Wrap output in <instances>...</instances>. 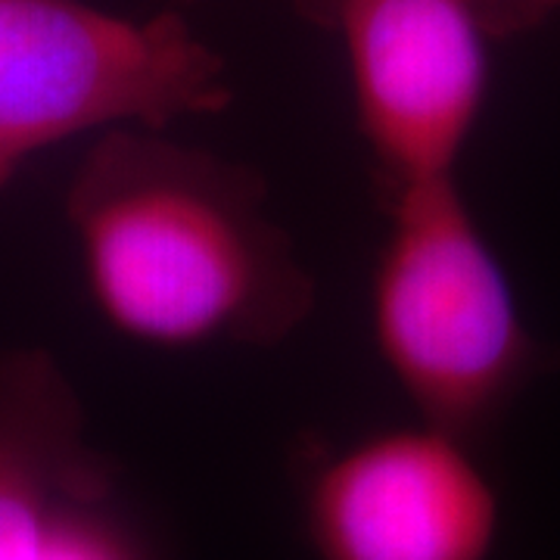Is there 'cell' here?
<instances>
[{
    "mask_svg": "<svg viewBox=\"0 0 560 560\" xmlns=\"http://www.w3.org/2000/svg\"><path fill=\"white\" fill-rule=\"evenodd\" d=\"M66 221L94 308L140 346H278L315 312V278L259 175L165 128L97 135Z\"/></svg>",
    "mask_w": 560,
    "mask_h": 560,
    "instance_id": "1",
    "label": "cell"
},
{
    "mask_svg": "<svg viewBox=\"0 0 560 560\" xmlns=\"http://www.w3.org/2000/svg\"><path fill=\"white\" fill-rule=\"evenodd\" d=\"M386 237L371 275V334L420 420L474 440L548 361L458 175L383 194Z\"/></svg>",
    "mask_w": 560,
    "mask_h": 560,
    "instance_id": "2",
    "label": "cell"
},
{
    "mask_svg": "<svg viewBox=\"0 0 560 560\" xmlns=\"http://www.w3.org/2000/svg\"><path fill=\"white\" fill-rule=\"evenodd\" d=\"M231 101L221 54L175 10L131 20L84 0H0V187L66 140Z\"/></svg>",
    "mask_w": 560,
    "mask_h": 560,
    "instance_id": "3",
    "label": "cell"
},
{
    "mask_svg": "<svg viewBox=\"0 0 560 560\" xmlns=\"http://www.w3.org/2000/svg\"><path fill=\"white\" fill-rule=\"evenodd\" d=\"M296 13L340 40L359 135L377 190L458 175L489 97L480 0H293Z\"/></svg>",
    "mask_w": 560,
    "mask_h": 560,
    "instance_id": "4",
    "label": "cell"
},
{
    "mask_svg": "<svg viewBox=\"0 0 560 560\" xmlns=\"http://www.w3.org/2000/svg\"><path fill=\"white\" fill-rule=\"evenodd\" d=\"M467 442L418 420L324 460L302 499L318 560H489L499 495Z\"/></svg>",
    "mask_w": 560,
    "mask_h": 560,
    "instance_id": "5",
    "label": "cell"
},
{
    "mask_svg": "<svg viewBox=\"0 0 560 560\" xmlns=\"http://www.w3.org/2000/svg\"><path fill=\"white\" fill-rule=\"evenodd\" d=\"M113 480L88 445L75 386L54 355H0V560H40L62 508Z\"/></svg>",
    "mask_w": 560,
    "mask_h": 560,
    "instance_id": "6",
    "label": "cell"
},
{
    "mask_svg": "<svg viewBox=\"0 0 560 560\" xmlns=\"http://www.w3.org/2000/svg\"><path fill=\"white\" fill-rule=\"evenodd\" d=\"M40 560H153L113 504V480L91 486L62 508Z\"/></svg>",
    "mask_w": 560,
    "mask_h": 560,
    "instance_id": "7",
    "label": "cell"
},
{
    "mask_svg": "<svg viewBox=\"0 0 560 560\" xmlns=\"http://www.w3.org/2000/svg\"><path fill=\"white\" fill-rule=\"evenodd\" d=\"M480 7L495 38L533 32L560 13V0H480Z\"/></svg>",
    "mask_w": 560,
    "mask_h": 560,
    "instance_id": "8",
    "label": "cell"
},
{
    "mask_svg": "<svg viewBox=\"0 0 560 560\" xmlns=\"http://www.w3.org/2000/svg\"><path fill=\"white\" fill-rule=\"evenodd\" d=\"M175 3H180V7H187V3H197V0H175Z\"/></svg>",
    "mask_w": 560,
    "mask_h": 560,
    "instance_id": "9",
    "label": "cell"
}]
</instances>
